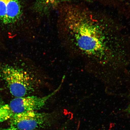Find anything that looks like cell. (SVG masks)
Wrapping results in <instances>:
<instances>
[{"label":"cell","mask_w":130,"mask_h":130,"mask_svg":"<svg viewBox=\"0 0 130 130\" xmlns=\"http://www.w3.org/2000/svg\"><path fill=\"white\" fill-rule=\"evenodd\" d=\"M13 115L9 105L0 103V123L10 119Z\"/></svg>","instance_id":"obj_8"},{"label":"cell","mask_w":130,"mask_h":130,"mask_svg":"<svg viewBox=\"0 0 130 130\" xmlns=\"http://www.w3.org/2000/svg\"><path fill=\"white\" fill-rule=\"evenodd\" d=\"M8 0H0V21L6 24V11Z\"/></svg>","instance_id":"obj_9"},{"label":"cell","mask_w":130,"mask_h":130,"mask_svg":"<svg viewBox=\"0 0 130 130\" xmlns=\"http://www.w3.org/2000/svg\"><path fill=\"white\" fill-rule=\"evenodd\" d=\"M1 130H20L17 129L13 127H10L6 128V129H4Z\"/></svg>","instance_id":"obj_11"},{"label":"cell","mask_w":130,"mask_h":130,"mask_svg":"<svg viewBox=\"0 0 130 130\" xmlns=\"http://www.w3.org/2000/svg\"><path fill=\"white\" fill-rule=\"evenodd\" d=\"M62 12L63 26L75 49L85 60L89 73L105 84L127 75L130 42L118 22L82 5L66 6Z\"/></svg>","instance_id":"obj_1"},{"label":"cell","mask_w":130,"mask_h":130,"mask_svg":"<svg viewBox=\"0 0 130 130\" xmlns=\"http://www.w3.org/2000/svg\"><path fill=\"white\" fill-rule=\"evenodd\" d=\"M64 78L63 77L61 84L56 90L45 96L30 95L12 99L9 105L13 115L25 112L37 111L43 108L48 101L61 89Z\"/></svg>","instance_id":"obj_3"},{"label":"cell","mask_w":130,"mask_h":130,"mask_svg":"<svg viewBox=\"0 0 130 130\" xmlns=\"http://www.w3.org/2000/svg\"><path fill=\"white\" fill-rule=\"evenodd\" d=\"M101 4L116 9L127 18L130 17V0H100Z\"/></svg>","instance_id":"obj_6"},{"label":"cell","mask_w":130,"mask_h":130,"mask_svg":"<svg viewBox=\"0 0 130 130\" xmlns=\"http://www.w3.org/2000/svg\"><path fill=\"white\" fill-rule=\"evenodd\" d=\"M64 0H36L34 9L37 12L46 14Z\"/></svg>","instance_id":"obj_7"},{"label":"cell","mask_w":130,"mask_h":130,"mask_svg":"<svg viewBox=\"0 0 130 130\" xmlns=\"http://www.w3.org/2000/svg\"><path fill=\"white\" fill-rule=\"evenodd\" d=\"M20 0H8L6 11V24L15 23L22 14Z\"/></svg>","instance_id":"obj_5"},{"label":"cell","mask_w":130,"mask_h":130,"mask_svg":"<svg viewBox=\"0 0 130 130\" xmlns=\"http://www.w3.org/2000/svg\"><path fill=\"white\" fill-rule=\"evenodd\" d=\"M49 114L31 111L13 115L10 124L20 130H35L48 125L50 121Z\"/></svg>","instance_id":"obj_4"},{"label":"cell","mask_w":130,"mask_h":130,"mask_svg":"<svg viewBox=\"0 0 130 130\" xmlns=\"http://www.w3.org/2000/svg\"><path fill=\"white\" fill-rule=\"evenodd\" d=\"M125 111L130 115V101L129 105H128L127 107L125 110Z\"/></svg>","instance_id":"obj_10"},{"label":"cell","mask_w":130,"mask_h":130,"mask_svg":"<svg viewBox=\"0 0 130 130\" xmlns=\"http://www.w3.org/2000/svg\"><path fill=\"white\" fill-rule=\"evenodd\" d=\"M0 79L15 98L30 95L38 87L35 74L27 70L0 62Z\"/></svg>","instance_id":"obj_2"}]
</instances>
